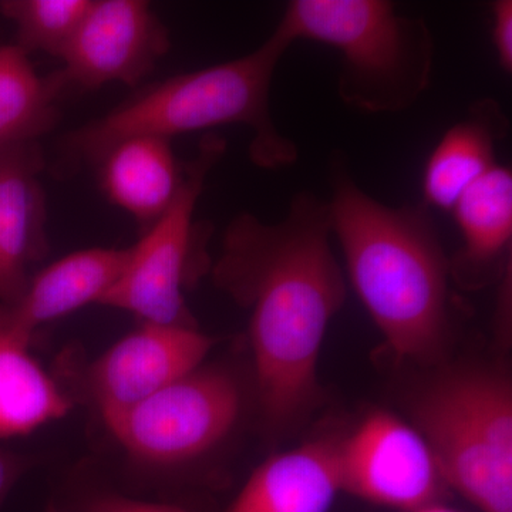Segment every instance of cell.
<instances>
[{
	"label": "cell",
	"instance_id": "obj_1",
	"mask_svg": "<svg viewBox=\"0 0 512 512\" xmlns=\"http://www.w3.org/2000/svg\"><path fill=\"white\" fill-rule=\"evenodd\" d=\"M329 202L299 192L279 222L242 212L229 222L212 269L221 291L249 309L256 396L271 429L311 410L320 350L346 298L333 255Z\"/></svg>",
	"mask_w": 512,
	"mask_h": 512
},
{
	"label": "cell",
	"instance_id": "obj_2",
	"mask_svg": "<svg viewBox=\"0 0 512 512\" xmlns=\"http://www.w3.org/2000/svg\"><path fill=\"white\" fill-rule=\"evenodd\" d=\"M328 202L350 284L386 345L404 360L436 359L450 338L453 296L450 261L426 205L377 201L339 156Z\"/></svg>",
	"mask_w": 512,
	"mask_h": 512
},
{
	"label": "cell",
	"instance_id": "obj_3",
	"mask_svg": "<svg viewBox=\"0 0 512 512\" xmlns=\"http://www.w3.org/2000/svg\"><path fill=\"white\" fill-rule=\"evenodd\" d=\"M292 46L278 28L248 55L178 74L141 90L109 111L67 134L60 144L59 174H72L101 158L128 138L171 137L221 126H244L252 133L249 158L265 170L291 167L298 146L284 136L271 111L276 67Z\"/></svg>",
	"mask_w": 512,
	"mask_h": 512
},
{
	"label": "cell",
	"instance_id": "obj_4",
	"mask_svg": "<svg viewBox=\"0 0 512 512\" xmlns=\"http://www.w3.org/2000/svg\"><path fill=\"white\" fill-rule=\"evenodd\" d=\"M276 28L292 45L308 40L339 50V97L360 113H402L429 89L433 33L387 0H293Z\"/></svg>",
	"mask_w": 512,
	"mask_h": 512
},
{
	"label": "cell",
	"instance_id": "obj_5",
	"mask_svg": "<svg viewBox=\"0 0 512 512\" xmlns=\"http://www.w3.org/2000/svg\"><path fill=\"white\" fill-rule=\"evenodd\" d=\"M414 427L444 484L483 512H512V392L495 372H448L421 390Z\"/></svg>",
	"mask_w": 512,
	"mask_h": 512
},
{
	"label": "cell",
	"instance_id": "obj_6",
	"mask_svg": "<svg viewBox=\"0 0 512 512\" xmlns=\"http://www.w3.org/2000/svg\"><path fill=\"white\" fill-rule=\"evenodd\" d=\"M241 404L231 373L200 366L103 421L128 457L171 470L217 447L237 424Z\"/></svg>",
	"mask_w": 512,
	"mask_h": 512
},
{
	"label": "cell",
	"instance_id": "obj_7",
	"mask_svg": "<svg viewBox=\"0 0 512 512\" xmlns=\"http://www.w3.org/2000/svg\"><path fill=\"white\" fill-rule=\"evenodd\" d=\"M225 148L227 143L217 134L202 138L197 156L185 164L183 184L173 205L130 247L123 274L100 305L133 313L144 323L195 328L184 298L192 254L200 238L194 212L208 174L224 156Z\"/></svg>",
	"mask_w": 512,
	"mask_h": 512
},
{
	"label": "cell",
	"instance_id": "obj_8",
	"mask_svg": "<svg viewBox=\"0 0 512 512\" xmlns=\"http://www.w3.org/2000/svg\"><path fill=\"white\" fill-rule=\"evenodd\" d=\"M342 491L414 512L436 503L444 480L420 431L386 412L369 414L340 440Z\"/></svg>",
	"mask_w": 512,
	"mask_h": 512
},
{
	"label": "cell",
	"instance_id": "obj_9",
	"mask_svg": "<svg viewBox=\"0 0 512 512\" xmlns=\"http://www.w3.org/2000/svg\"><path fill=\"white\" fill-rule=\"evenodd\" d=\"M168 30L143 0H96L90 5L55 74L62 94L109 83L137 86L167 55Z\"/></svg>",
	"mask_w": 512,
	"mask_h": 512
},
{
	"label": "cell",
	"instance_id": "obj_10",
	"mask_svg": "<svg viewBox=\"0 0 512 512\" xmlns=\"http://www.w3.org/2000/svg\"><path fill=\"white\" fill-rule=\"evenodd\" d=\"M212 345L197 328L143 322L80 370V393L103 419L198 369Z\"/></svg>",
	"mask_w": 512,
	"mask_h": 512
},
{
	"label": "cell",
	"instance_id": "obj_11",
	"mask_svg": "<svg viewBox=\"0 0 512 512\" xmlns=\"http://www.w3.org/2000/svg\"><path fill=\"white\" fill-rule=\"evenodd\" d=\"M37 141L0 151V301L13 305L29 284L28 269L46 255V197Z\"/></svg>",
	"mask_w": 512,
	"mask_h": 512
},
{
	"label": "cell",
	"instance_id": "obj_12",
	"mask_svg": "<svg viewBox=\"0 0 512 512\" xmlns=\"http://www.w3.org/2000/svg\"><path fill=\"white\" fill-rule=\"evenodd\" d=\"M130 248H89L73 252L29 279L13 305H0V320L30 342L36 330L77 309L100 303L119 281Z\"/></svg>",
	"mask_w": 512,
	"mask_h": 512
},
{
	"label": "cell",
	"instance_id": "obj_13",
	"mask_svg": "<svg viewBox=\"0 0 512 512\" xmlns=\"http://www.w3.org/2000/svg\"><path fill=\"white\" fill-rule=\"evenodd\" d=\"M339 437H320L264 461L227 512H329L342 491Z\"/></svg>",
	"mask_w": 512,
	"mask_h": 512
},
{
	"label": "cell",
	"instance_id": "obj_14",
	"mask_svg": "<svg viewBox=\"0 0 512 512\" xmlns=\"http://www.w3.org/2000/svg\"><path fill=\"white\" fill-rule=\"evenodd\" d=\"M100 188L107 200L150 228L173 205L184 180L171 140L128 138L111 148L99 164Z\"/></svg>",
	"mask_w": 512,
	"mask_h": 512
},
{
	"label": "cell",
	"instance_id": "obj_15",
	"mask_svg": "<svg viewBox=\"0 0 512 512\" xmlns=\"http://www.w3.org/2000/svg\"><path fill=\"white\" fill-rule=\"evenodd\" d=\"M463 247L450 262L464 285H483L507 266L512 245V173L497 164L458 198L451 211Z\"/></svg>",
	"mask_w": 512,
	"mask_h": 512
},
{
	"label": "cell",
	"instance_id": "obj_16",
	"mask_svg": "<svg viewBox=\"0 0 512 512\" xmlns=\"http://www.w3.org/2000/svg\"><path fill=\"white\" fill-rule=\"evenodd\" d=\"M507 134L508 119L498 101H476L430 154L423 174V204L451 211L467 188L497 165V147Z\"/></svg>",
	"mask_w": 512,
	"mask_h": 512
},
{
	"label": "cell",
	"instance_id": "obj_17",
	"mask_svg": "<svg viewBox=\"0 0 512 512\" xmlns=\"http://www.w3.org/2000/svg\"><path fill=\"white\" fill-rule=\"evenodd\" d=\"M30 343L0 320V441L28 436L74 406L72 396L30 355Z\"/></svg>",
	"mask_w": 512,
	"mask_h": 512
},
{
	"label": "cell",
	"instance_id": "obj_18",
	"mask_svg": "<svg viewBox=\"0 0 512 512\" xmlns=\"http://www.w3.org/2000/svg\"><path fill=\"white\" fill-rule=\"evenodd\" d=\"M62 96L55 74L39 76L18 46H0V151L52 130Z\"/></svg>",
	"mask_w": 512,
	"mask_h": 512
},
{
	"label": "cell",
	"instance_id": "obj_19",
	"mask_svg": "<svg viewBox=\"0 0 512 512\" xmlns=\"http://www.w3.org/2000/svg\"><path fill=\"white\" fill-rule=\"evenodd\" d=\"M92 0H3L0 13L15 25L20 50L62 59Z\"/></svg>",
	"mask_w": 512,
	"mask_h": 512
},
{
	"label": "cell",
	"instance_id": "obj_20",
	"mask_svg": "<svg viewBox=\"0 0 512 512\" xmlns=\"http://www.w3.org/2000/svg\"><path fill=\"white\" fill-rule=\"evenodd\" d=\"M74 512H191L183 505L150 503L111 490H94L80 495Z\"/></svg>",
	"mask_w": 512,
	"mask_h": 512
},
{
	"label": "cell",
	"instance_id": "obj_21",
	"mask_svg": "<svg viewBox=\"0 0 512 512\" xmlns=\"http://www.w3.org/2000/svg\"><path fill=\"white\" fill-rule=\"evenodd\" d=\"M491 39L498 64L504 73H512V2L497 0L491 6Z\"/></svg>",
	"mask_w": 512,
	"mask_h": 512
},
{
	"label": "cell",
	"instance_id": "obj_22",
	"mask_svg": "<svg viewBox=\"0 0 512 512\" xmlns=\"http://www.w3.org/2000/svg\"><path fill=\"white\" fill-rule=\"evenodd\" d=\"M35 464L36 457L0 447V508L12 488Z\"/></svg>",
	"mask_w": 512,
	"mask_h": 512
},
{
	"label": "cell",
	"instance_id": "obj_23",
	"mask_svg": "<svg viewBox=\"0 0 512 512\" xmlns=\"http://www.w3.org/2000/svg\"><path fill=\"white\" fill-rule=\"evenodd\" d=\"M414 512H460V511L453 510V508L446 507V505L434 503V504L426 505V507L420 508V510H417Z\"/></svg>",
	"mask_w": 512,
	"mask_h": 512
},
{
	"label": "cell",
	"instance_id": "obj_24",
	"mask_svg": "<svg viewBox=\"0 0 512 512\" xmlns=\"http://www.w3.org/2000/svg\"><path fill=\"white\" fill-rule=\"evenodd\" d=\"M45 512H63V510L59 507V504L55 503V501H49Z\"/></svg>",
	"mask_w": 512,
	"mask_h": 512
}]
</instances>
